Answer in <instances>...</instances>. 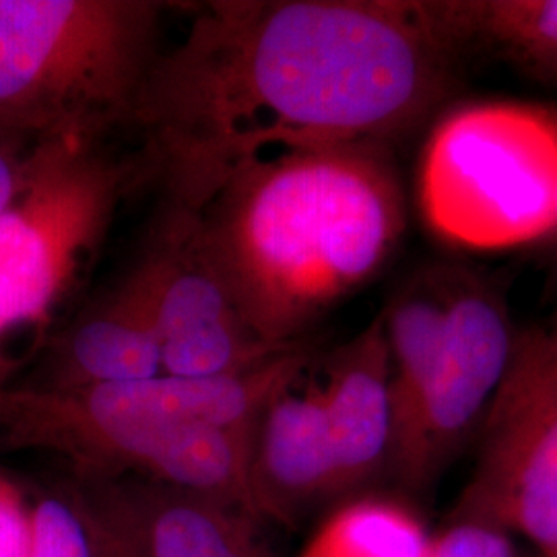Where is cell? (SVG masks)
<instances>
[{
	"mask_svg": "<svg viewBox=\"0 0 557 557\" xmlns=\"http://www.w3.org/2000/svg\"><path fill=\"white\" fill-rule=\"evenodd\" d=\"M32 541V506L20 487L0 475V557H27Z\"/></svg>",
	"mask_w": 557,
	"mask_h": 557,
	"instance_id": "d6986e66",
	"label": "cell"
},
{
	"mask_svg": "<svg viewBox=\"0 0 557 557\" xmlns=\"http://www.w3.org/2000/svg\"><path fill=\"white\" fill-rule=\"evenodd\" d=\"M432 543L407 510L363 499L331 518L301 557H432Z\"/></svg>",
	"mask_w": 557,
	"mask_h": 557,
	"instance_id": "2e32d148",
	"label": "cell"
},
{
	"mask_svg": "<svg viewBox=\"0 0 557 557\" xmlns=\"http://www.w3.org/2000/svg\"><path fill=\"white\" fill-rule=\"evenodd\" d=\"M299 379L273 397L257 425L250 481L259 517L287 520L338 492L319 382L299 388Z\"/></svg>",
	"mask_w": 557,
	"mask_h": 557,
	"instance_id": "7c38bea8",
	"label": "cell"
},
{
	"mask_svg": "<svg viewBox=\"0 0 557 557\" xmlns=\"http://www.w3.org/2000/svg\"><path fill=\"white\" fill-rule=\"evenodd\" d=\"M160 374L163 366L156 329L135 289L122 281L59 337L41 372L25 384L79 391Z\"/></svg>",
	"mask_w": 557,
	"mask_h": 557,
	"instance_id": "4fadbf2b",
	"label": "cell"
},
{
	"mask_svg": "<svg viewBox=\"0 0 557 557\" xmlns=\"http://www.w3.org/2000/svg\"><path fill=\"white\" fill-rule=\"evenodd\" d=\"M140 557H267L250 517L156 481H101L83 498Z\"/></svg>",
	"mask_w": 557,
	"mask_h": 557,
	"instance_id": "30bf717a",
	"label": "cell"
},
{
	"mask_svg": "<svg viewBox=\"0 0 557 557\" xmlns=\"http://www.w3.org/2000/svg\"><path fill=\"white\" fill-rule=\"evenodd\" d=\"M541 337H543V345H545V354L549 359L552 372H554L557 380V317L549 329H541Z\"/></svg>",
	"mask_w": 557,
	"mask_h": 557,
	"instance_id": "7402d4cb",
	"label": "cell"
},
{
	"mask_svg": "<svg viewBox=\"0 0 557 557\" xmlns=\"http://www.w3.org/2000/svg\"><path fill=\"white\" fill-rule=\"evenodd\" d=\"M160 343L163 374L236 376L296 347L278 349L250 329L207 238L200 211L168 205L124 277Z\"/></svg>",
	"mask_w": 557,
	"mask_h": 557,
	"instance_id": "52a82bcc",
	"label": "cell"
},
{
	"mask_svg": "<svg viewBox=\"0 0 557 557\" xmlns=\"http://www.w3.org/2000/svg\"><path fill=\"white\" fill-rule=\"evenodd\" d=\"M517 335L504 294L475 271L448 269V312L438 356L391 462L409 483H425L485 418L506 376Z\"/></svg>",
	"mask_w": 557,
	"mask_h": 557,
	"instance_id": "ba28073f",
	"label": "cell"
},
{
	"mask_svg": "<svg viewBox=\"0 0 557 557\" xmlns=\"http://www.w3.org/2000/svg\"><path fill=\"white\" fill-rule=\"evenodd\" d=\"M319 393L343 492L379 473L393 453L391 361L380 314L333 354Z\"/></svg>",
	"mask_w": 557,
	"mask_h": 557,
	"instance_id": "8fae6325",
	"label": "cell"
},
{
	"mask_svg": "<svg viewBox=\"0 0 557 557\" xmlns=\"http://www.w3.org/2000/svg\"><path fill=\"white\" fill-rule=\"evenodd\" d=\"M469 504L557 557V380L541 331L517 335L510 368L485 413Z\"/></svg>",
	"mask_w": 557,
	"mask_h": 557,
	"instance_id": "9c48e42d",
	"label": "cell"
},
{
	"mask_svg": "<svg viewBox=\"0 0 557 557\" xmlns=\"http://www.w3.org/2000/svg\"><path fill=\"white\" fill-rule=\"evenodd\" d=\"M460 50L440 0L202 2L140 91V174L200 211L269 151L388 149L448 98Z\"/></svg>",
	"mask_w": 557,
	"mask_h": 557,
	"instance_id": "6da1fadb",
	"label": "cell"
},
{
	"mask_svg": "<svg viewBox=\"0 0 557 557\" xmlns=\"http://www.w3.org/2000/svg\"><path fill=\"white\" fill-rule=\"evenodd\" d=\"M36 143L0 135V215L20 197Z\"/></svg>",
	"mask_w": 557,
	"mask_h": 557,
	"instance_id": "ffe728a7",
	"label": "cell"
},
{
	"mask_svg": "<svg viewBox=\"0 0 557 557\" xmlns=\"http://www.w3.org/2000/svg\"><path fill=\"white\" fill-rule=\"evenodd\" d=\"M552 238H554V242H556V250H557V230H556V232H554V236H552Z\"/></svg>",
	"mask_w": 557,
	"mask_h": 557,
	"instance_id": "603a6c76",
	"label": "cell"
},
{
	"mask_svg": "<svg viewBox=\"0 0 557 557\" xmlns=\"http://www.w3.org/2000/svg\"><path fill=\"white\" fill-rule=\"evenodd\" d=\"M27 557H94L89 529L77 502L41 498L32 506Z\"/></svg>",
	"mask_w": 557,
	"mask_h": 557,
	"instance_id": "e0dca14e",
	"label": "cell"
},
{
	"mask_svg": "<svg viewBox=\"0 0 557 557\" xmlns=\"http://www.w3.org/2000/svg\"><path fill=\"white\" fill-rule=\"evenodd\" d=\"M419 207L440 238L498 250L557 230V116L517 101L450 110L425 140Z\"/></svg>",
	"mask_w": 557,
	"mask_h": 557,
	"instance_id": "5b68a950",
	"label": "cell"
},
{
	"mask_svg": "<svg viewBox=\"0 0 557 557\" xmlns=\"http://www.w3.org/2000/svg\"><path fill=\"white\" fill-rule=\"evenodd\" d=\"M296 349L220 379H153L54 391L0 384V448L44 450L87 478L137 473L257 518L252 444L267 405L304 374Z\"/></svg>",
	"mask_w": 557,
	"mask_h": 557,
	"instance_id": "3957f363",
	"label": "cell"
},
{
	"mask_svg": "<svg viewBox=\"0 0 557 557\" xmlns=\"http://www.w3.org/2000/svg\"><path fill=\"white\" fill-rule=\"evenodd\" d=\"M250 329L289 349L393 257L407 202L388 149H277L244 163L202 209Z\"/></svg>",
	"mask_w": 557,
	"mask_h": 557,
	"instance_id": "7a4b0ae2",
	"label": "cell"
},
{
	"mask_svg": "<svg viewBox=\"0 0 557 557\" xmlns=\"http://www.w3.org/2000/svg\"><path fill=\"white\" fill-rule=\"evenodd\" d=\"M446 312L448 267L419 273L380 312L391 361L393 446L413 416L438 356Z\"/></svg>",
	"mask_w": 557,
	"mask_h": 557,
	"instance_id": "5bb4252c",
	"label": "cell"
},
{
	"mask_svg": "<svg viewBox=\"0 0 557 557\" xmlns=\"http://www.w3.org/2000/svg\"><path fill=\"white\" fill-rule=\"evenodd\" d=\"M137 176L96 140L36 143L20 197L0 215V370L7 343L41 329L75 287Z\"/></svg>",
	"mask_w": 557,
	"mask_h": 557,
	"instance_id": "8992f818",
	"label": "cell"
},
{
	"mask_svg": "<svg viewBox=\"0 0 557 557\" xmlns=\"http://www.w3.org/2000/svg\"><path fill=\"white\" fill-rule=\"evenodd\" d=\"M462 48L485 41L557 87V0H440Z\"/></svg>",
	"mask_w": 557,
	"mask_h": 557,
	"instance_id": "9a60e30c",
	"label": "cell"
},
{
	"mask_svg": "<svg viewBox=\"0 0 557 557\" xmlns=\"http://www.w3.org/2000/svg\"><path fill=\"white\" fill-rule=\"evenodd\" d=\"M163 4L0 0V135L100 140L133 124Z\"/></svg>",
	"mask_w": 557,
	"mask_h": 557,
	"instance_id": "277c9868",
	"label": "cell"
},
{
	"mask_svg": "<svg viewBox=\"0 0 557 557\" xmlns=\"http://www.w3.org/2000/svg\"><path fill=\"white\" fill-rule=\"evenodd\" d=\"M432 557H512V547L496 524L471 520L434 539Z\"/></svg>",
	"mask_w": 557,
	"mask_h": 557,
	"instance_id": "ac0fdd59",
	"label": "cell"
},
{
	"mask_svg": "<svg viewBox=\"0 0 557 557\" xmlns=\"http://www.w3.org/2000/svg\"><path fill=\"white\" fill-rule=\"evenodd\" d=\"M77 504H79L81 512H83L87 529H89L94 557H140L133 549V545L122 537L98 510H94L83 498L77 499Z\"/></svg>",
	"mask_w": 557,
	"mask_h": 557,
	"instance_id": "44dd1931",
	"label": "cell"
}]
</instances>
